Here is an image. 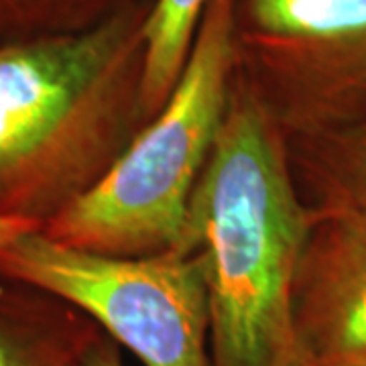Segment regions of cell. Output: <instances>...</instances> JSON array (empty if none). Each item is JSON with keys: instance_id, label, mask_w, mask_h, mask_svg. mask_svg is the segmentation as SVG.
Listing matches in <instances>:
<instances>
[{"instance_id": "6da1fadb", "label": "cell", "mask_w": 366, "mask_h": 366, "mask_svg": "<svg viewBox=\"0 0 366 366\" xmlns=\"http://www.w3.org/2000/svg\"><path fill=\"white\" fill-rule=\"evenodd\" d=\"M312 222L287 137L234 71L226 120L177 247L204 262L209 366H307L295 283Z\"/></svg>"}, {"instance_id": "7a4b0ae2", "label": "cell", "mask_w": 366, "mask_h": 366, "mask_svg": "<svg viewBox=\"0 0 366 366\" xmlns=\"http://www.w3.org/2000/svg\"><path fill=\"white\" fill-rule=\"evenodd\" d=\"M149 6L81 31L0 41V216L43 228L88 194L149 122Z\"/></svg>"}, {"instance_id": "3957f363", "label": "cell", "mask_w": 366, "mask_h": 366, "mask_svg": "<svg viewBox=\"0 0 366 366\" xmlns=\"http://www.w3.org/2000/svg\"><path fill=\"white\" fill-rule=\"evenodd\" d=\"M236 0H209L182 76L155 117L88 194L39 228L112 257L177 249L234 84Z\"/></svg>"}, {"instance_id": "277c9868", "label": "cell", "mask_w": 366, "mask_h": 366, "mask_svg": "<svg viewBox=\"0 0 366 366\" xmlns=\"http://www.w3.org/2000/svg\"><path fill=\"white\" fill-rule=\"evenodd\" d=\"M0 277L69 303L143 366H209L208 285L194 249L112 257L37 228L0 252Z\"/></svg>"}, {"instance_id": "5b68a950", "label": "cell", "mask_w": 366, "mask_h": 366, "mask_svg": "<svg viewBox=\"0 0 366 366\" xmlns=\"http://www.w3.org/2000/svg\"><path fill=\"white\" fill-rule=\"evenodd\" d=\"M234 61L289 144L366 127V0H236Z\"/></svg>"}, {"instance_id": "8992f818", "label": "cell", "mask_w": 366, "mask_h": 366, "mask_svg": "<svg viewBox=\"0 0 366 366\" xmlns=\"http://www.w3.org/2000/svg\"><path fill=\"white\" fill-rule=\"evenodd\" d=\"M295 283V326L307 366H366V212L312 206Z\"/></svg>"}, {"instance_id": "52a82bcc", "label": "cell", "mask_w": 366, "mask_h": 366, "mask_svg": "<svg viewBox=\"0 0 366 366\" xmlns=\"http://www.w3.org/2000/svg\"><path fill=\"white\" fill-rule=\"evenodd\" d=\"M98 334L66 301L0 277V366H81Z\"/></svg>"}, {"instance_id": "ba28073f", "label": "cell", "mask_w": 366, "mask_h": 366, "mask_svg": "<svg viewBox=\"0 0 366 366\" xmlns=\"http://www.w3.org/2000/svg\"><path fill=\"white\" fill-rule=\"evenodd\" d=\"M289 149L295 179L310 206L366 212V127Z\"/></svg>"}, {"instance_id": "9c48e42d", "label": "cell", "mask_w": 366, "mask_h": 366, "mask_svg": "<svg viewBox=\"0 0 366 366\" xmlns=\"http://www.w3.org/2000/svg\"><path fill=\"white\" fill-rule=\"evenodd\" d=\"M209 0H151L144 21L143 108L151 118L182 76Z\"/></svg>"}, {"instance_id": "30bf717a", "label": "cell", "mask_w": 366, "mask_h": 366, "mask_svg": "<svg viewBox=\"0 0 366 366\" xmlns=\"http://www.w3.org/2000/svg\"><path fill=\"white\" fill-rule=\"evenodd\" d=\"M151 0H0V41L71 33Z\"/></svg>"}, {"instance_id": "8fae6325", "label": "cell", "mask_w": 366, "mask_h": 366, "mask_svg": "<svg viewBox=\"0 0 366 366\" xmlns=\"http://www.w3.org/2000/svg\"><path fill=\"white\" fill-rule=\"evenodd\" d=\"M81 366H124L120 358V346L100 332L84 354Z\"/></svg>"}, {"instance_id": "7c38bea8", "label": "cell", "mask_w": 366, "mask_h": 366, "mask_svg": "<svg viewBox=\"0 0 366 366\" xmlns=\"http://www.w3.org/2000/svg\"><path fill=\"white\" fill-rule=\"evenodd\" d=\"M29 230H37V226L23 222V220H14V218L0 216V252L11 244L16 236L25 234Z\"/></svg>"}]
</instances>
